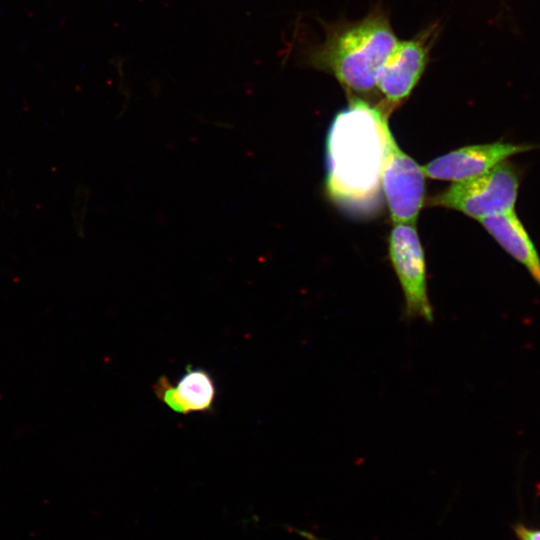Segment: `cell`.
I'll return each mask as SVG.
<instances>
[{"label":"cell","mask_w":540,"mask_h":540,"mask_svg":"<svg viewBox=\"0 0 540 540\" xmlns=\"http://www.w3.org/2000/svg\"><path fill=\"white\" fill-rule=\"evenodd\" d=\"M389 115L379 106L352 97L334 118L327 137V192L356 211L377 200L385 156Z\"/></svg>","instance_id":"1"},{"label":"cell","mask_w":540,"mask_h":540,"mask_svg":"<svg viewBox=\"0 0 540 540\" xmlns=\"http://www.w3.org/2000/svg\"><path fill=\"white\" fill-rule=\"evenodd\" d=\"M324 27L323 41L306 50L303 63L332 75L349 98L378 106L376 77L399 41L384 9L377 7L361 19Z\"/></svg>","instance_id":"2"},{"label":"cell","mask_w":540,"mask_h":540,"mask_svg":"<svg viewBox=\"0 0 540 540\" xmlns=\"http://www.w3.org/2000/svg\"><path fill=\"white\" fill-rule=\"evenodd\" d=\"M520 182L519 168L506 160L479 176L454 182L430 198L429 205L453 209L479 221L512 211Z\"/></svg>","instance_id":"3"},{"label":"cell","mask_w":540,"mask_h":540,"mask_svg":"<svg viewBox=\"0 0 540 540\" xmlns=\"http://www.w3.org/2000/svg\"><path fill=\"white\" fill-rule=\"evenodd\" d=\"M430 25L411 39L398 41L376 77L378 106L388 115L404 103L422 78L438 36Z\"/></svg>","instance_id":"4"},{"label":"cell","mask_w":540,"mask_h":540,"mask_svg":"<svg viewBox=\"0 0 540 540\" xmlns=\"http://www.w3.org/2000/svg\"><path fill=\"white\" fill-rule=\"evenodd\" d=\"M425 177L422 166L397 145L388 129L381 184L394 224L415 223L424 205Z\"/></svg>","instance_id":"5"},{"label":"cell","mask_w":540,"mask_h":540,"mask_svg":"<svg viewBox=\"0 0 540 540\" xmlns=\"http://www.w3.org/2000/svg\"><path fill=\"white\" fill-rule=\"evenodd\" d=\"M388 242L390 260L404 294L406 317L431 322L425 256L415 223L394 224Z\"/></svg>","instance_id":"6"},{"label":"cell","mask_w":540,"mask_h":540,"mask_svg":"<svg viewBox=\"0 0 540 540\" xmlns=\"http://www.w3.org/2000/svg\"><path fill=\"white\" fill-rule=\"evenodd\" d=\"M535 149H540V144L496 141L469 145L433 159L422 166V170L426 177L458 182L479 176L512 156Z\"/></svg>","instance_id":"7"},{"label":"cell","mask_w":540,"mask_h":540,"mask_svg":"<svg viewBox=\"0 0 540 540\" xmlns=\"http://www.w3.org/2000/svg\"><path fill=\"white\" fill-rule=\"evenodd\" d=\"M156 397L176 413L208 412L214 406L216 386L213 378L203 368L186 367V372L173 385L162 375L153 384Z\"/></svg>","instance_id":"8"},{"label":"cell","mask_w":540,"mask_h":540,"mask_svg":"<svg viewBox=\"0 0 540 540\" xmlns=\"http://www.w3.org/2000/svg\"><path fill=\"white\" fill-rule=\"evenodd\" d=\"M494 240L523 265L540 286V256L514 210L479 220Z\"/></svg>","instance_id":"9"},{"label":"cell","mask_w":540,"mask_h":540,"mask_svg":"<svg viewBox=\"0 0 540 540\" xmlns=\"http://www.w3.org/2000/svg\"><path fill=\"white\" fill-rule=\"evenodd\" d=\"M513 531L518 540H540V528L518 522L513 525Z\"/></svg>","instance_id":"10"}]
</instances>
